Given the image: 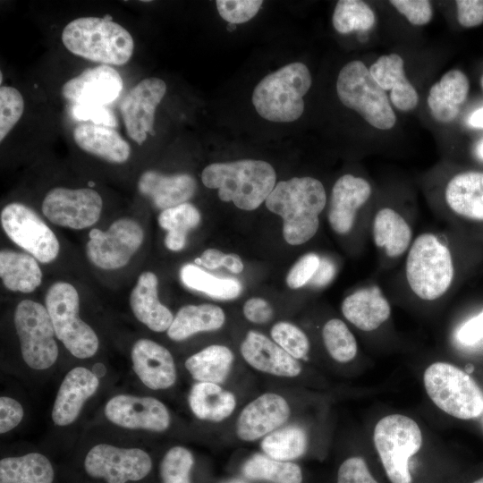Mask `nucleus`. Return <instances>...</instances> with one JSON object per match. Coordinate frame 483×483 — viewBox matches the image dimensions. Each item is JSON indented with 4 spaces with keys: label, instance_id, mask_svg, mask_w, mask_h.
Returning <instances> with one entry per match:
<instances>
[{
    "label": "nucleus",
    "instance_id": "1",
    "mask_svg": "<svg viewBox=\"0 0 483 483\" xmlns=\"http://www.w3.org/2000/svg\"><path fill=\"white\" fill-rule=\"evenodd\" d=\"M453 233L427 230L416 234L398 275L400 292L428 304L452 292L460 272Z\"/></svg>",
    "mask_w": 483,
    "mask_h": 483
},
{
    "label": "nucleus",
    "instance_id": "2",
    "mask_svg": "<svg viewBox=\"0 0 483 483\" xmlns=\"http://www.w3.org/2000/svg\"><path fill=\"white\" fill-rule=\"evenodd\" d=\"M323 183L311 176L292 177L277 182L265 200L268 210L283 219V236L291 245L312 239L326 206Z\"/></svg>",
    "mask_w": 483,
    "mask_h": 483
},
{
    "label": "nucleus",
    "instance_id": "3",
    "mask_svg": "<svg viewBox=\"0 0 483 483\" xmlns=\"http://www.w3.org/2000/svg\"><path fill=\"white\" fill-rule=\"evenodd\" d=\"M201 180L206 187L218 190L221 200L232 201L238 208L250 211L271 193L276 174L266 161L243 159L208 165L202 171Z\"/></svg>",
    "mask_w": 483,
    "mask_h": 483
},
{
    "label": "nucleus",
    "instance_id": "4",
    "mask_svg": "<svg viewBox=\"0 0 483 483\" xmlns=\"http://www.w3.org/2000/svg\"><path fill=\"white\" fill-rule=\"evenodd\" d=\"M62 41L72 54L106 65L125 64L134 49L130 32L110 16L72 21L62 32Z\"/></svg>",
    "mask_w": 483,
    "mask_h": 483
},
{
    "label": "nucleus",
    "instance_id": "5",
    "mask_svg": "<svg viewBox=\"0 0 483 483\" xmlns=\"http://www.w3.org/2000/svg\"><path fill=\"white\" fill-rule=\"evenodd\" d=\"M311 83V74L304 64H288L258 83L252 93V104L258 114L267 121H296L303 114V97Z\"/></svg>",
    "mask_w": 483,
    "mask_h": 483
},
{
    "label": "nucleus",
    "instance_id": "6",
    "mask_svg": "<svg viewBox=\"0 0 483 483\" xmlns=\"http://www.w3.org/2000/svg\"><path fill=\"white\" fill-rule=\"evenodd\" d=\"M373 188L362 176L346 174L333 185L327 207L332 231L342 237L358 235L361 243L369 238Z\"/></svg>",
    "mask_w": 483,
    "mask_h": 483
},
{
    "label": "nucleus",
    "instance_id": "7",
    "mask_svg": "<svg viewBox=\"0 0 483 483\" xmlns=\"http://www.w3.org/2000/svg\"><path fill=\"white\" fill-rule=\"evenodd\" d=\"M336 92L343 106L356 111L371 126L383 131L394 126L396 115L386 91L361 61L349 62L341 69Z\"/></svg>",
    "mask_w": 483,
    "mask_h": 483
},
{
    "label": "nucleus",
    "instance_id": "8",
    "mask_svg": "<svg viewBox=\"0 0 483 483\" xmlns=\"http://www.w3.org/2000/svg\"><path fill=\"white\" fill-rule=\"evenodd\" d=\"M424 386L432 402L447 414L461 419L483 413V392L465 371L447 362H435L423 376Z\"/></svg>",
    "mask_w": 483,
    "mask_h": 483
},
{
    "label": "nucleus",
    "instance_id": "9",
    "mask_svg": "<svg viewBox=\"0 0 483 483\" xmlns=\"http://www.w3.org/2000/svg\"><path fill=\"white\" fill-rule=\"evenodd\" d=\"M45 303L55 336L70 353L79 359L95 355L99 346L98 337L79 317L77 290L69 283L56 282L47 290Z\"/></svg>",
    "mask_w": 483,
    "mask_h": 483
},
{
    "label": "nucleus",
    "instance_id": "10",
    "mask_svg": "<svg viewBox=\"0 0 483 483\" xmlns=\"http://www.w3.org/2000/svg\"><path fill=\"white\" fill-rule=\"evenodd\" d=\"M374 444L391 483H411L409 460L422 445L417 422L402 414L382 418L376 425Z\"/></svg>",
    "mask_w": 483,
    "mask_h": 483
},
{
    "label": "nucleus",
    "instance_id": "11",
    "mask_svg": "<svg viewBox=\"0 0 483 483\" xmlns=\"http://www.w3.org/2000/svg\"><path fill=\"white\" fill-rule=\"evenodd\" d=\"M416 221L412 208L394 202L374 204L369 224V241L383 269L394 268L402 262L416 236Z\"/></svg>",
    "mask_w": 483,
    "mask_h": 483
},
{
    "label": "nucleus",
    "instance_id": "12",
    "mask_svg": "<svg viewBox=\"0 0 483 483\" xmlns=\"http://www.w3.org/2000/svg\"><path fill=\"white\" fill-rule=\"evenodd\" d=\"M431 207L453 228L483 226V172L462 171L450 176L431 198Z\"/></svg>",
    "mask_w": 483,
    "mask_h": 483
},
{
    "label": "nucleus",
    "instance_id": "13",
    "mask_svg": "<svg viewBox=\"0 0 483 483\" xmlns=\"http://www.w3.org/2000/svg\"><path fill=\"white\" fill-rule=\"evenodd\" d=\"M14 326L25 363L36 370L52 367L59 351L47 308L34 301H21L15 309Z\"/></svg>",
    "mask_w": 483,
    "mask_h": 483
},
{
    "label": "nucleus",
    "instance_id": "14",
    "mask_svg": "<svg viewBox=\"0 0 483 483\" xmlns=\"http://www.w3.org/2000/svg\"><path fill=\"white\" fill-rule=\"evenodd\" d=\"M150 455L140 448L97 444L83 460L86 474L104 483H130L145 479L152 470Z\"/></svg>",
    "mask_w": 483,
    "mask_h": 483
},
{
    "label": "nucleus",
    "instance_id": "15",
    "mask_svg": "<svg viewBox=\"0 0 483 483\" xmlns=\"http://www.w3.org/2000/svg\"><path fill=\"white\" fill-rule=\"evenodd\" d=\"M1 224L8 237L42 263L53 261L59 253L54 232L34 210L21 203H10L1 212Z\"/></svg>",
    "mask_w": 483,
    "mask_h": 483
},
{
    "label": "nucleus",
    "instance_id": "16",
    "mask_svg": "<svg viewBox=\"0 0 483 483\" xmlns=\"http://www.w3.org/2000/svg\"><path fill=\"white\" fill-rule=\"evenodd\" d=\"M87 256L97 267L116 269L125 266L143 242V230L134 219L114 221L103 232L94 228L89 233Z\"/></svg>",
    "mask_w": 483,
    "mask_h": 483
},
{
    "label": "nucleus",
    "instance_id": "17",
    "mask_svg": "<svg viewBox=\"0 0 483 483\" xmlns=\"http://www.w3.org/2000/svg\"><path fill=\"white\" fill-rule=\"evenodd\" d=\"M103 207L101 196L89 188L50 190L42 203V212L52 223L72 229L93 225Z\"/></svg>",
    "mask_w": 483,
    "mask_h": 483
},
{
    "label": "nucleus",
    "instance_id": "18",
    "mask_svg": "<svg viewBox=\"0 0 483 483\" xmlns=\"http://www.w3.org/2000/svg\"><path fill=\"white\" fill-rule=\"evenodd\" d=\"M104 412L111 423L128 429L160 433L171 424L167 407L151 396L116 394L106 402Z\"/></svg>",
    "mask_w": 483,
    "mask_h": 483
},
{
    "label": "nucleus",
    "instance_id": "19",
    "mask_svg": "<svg viewBox=\"0 0 483 483\" xmlns=\"http://www.w3.org/2000/svg\"><path fill=\"white\" fill-rule=\"evenodd\" d=\"M166 91L165 82L151 77L140 80L130 89L120 105L128 136L141 145L148 133L153 135L155 112Z\"/></svg>",
    "mask_w": 483,
    "mask_h": 483
},
{
    "label": "nucleus",
    "instance_id": "20",
    "mask_svg": "<svg viewBox=\"0 0 483 483\" xmlns=\"http://www.w3.org/2000/svg\"><path fill=\"white\" fill-rule=\"evenodd\" d=\"M291 416V406L281 394L264 393L241 411L235 424L237 437L254 442L283 427Z\"/></svg>",
    "mask_w": 483,
    "mask_h": 483
},
{
    "label": "nucleus",
    "instance_id": "21",
    "mask_svg": "<svg viewBox=\"0 0 483 483\" xmlns=\"http://www.w3.org/2000/svg\"><path fill=\"white\" fill-rule=\"evenodd\" d=\"M123 85V79L114 68L100 64L66 81L62 94L75 104L106 106L120 95Z\"/></svg>",
    "mask_w": 483,
    "mask_h": 483
},
{
    "label": "nucleus",
    "instance_id": "22",
    "mask_svg": "<svg viewBox=\"0 0 483 483\" xmlns=\"http://www.w3.org/2000/svg\"><path fill=\"white\" fill-rule=\"evenodd\" d=\"M132 369L142 384L151 390H166L177 380V370L171 352L149 339H140L131 352Z\"/></svg>",
    "mask_w": 483,
    "mask_h": 483
},
{
    "label": "nucleus",
    "instance_id": "23",
    "mask_svg": "<svg viewBox=\"0 0 483 483\" xmlns=\"http://www.w3.org/2000/svg\"><path fill=\"white\" fill-rule=\"evenodd\" d=\"M98 386V377L87 368L75 367L68 371L53 404L51 417L55 425L66 427L72 424Z\"/></svg>",
    "mask_w": 483,
    "mask_h": 483
},
{
    "label": "nucleus",
    "instance_id": "24",
    "mask_svg": "<svg viewBox=\"0 0 483 483\" xmlns=\"http://www.w3.org/2000/svg\"><path fill=\"white\" fill-rule=\"evenodd\" d=\"M240 352L246 363L257 371L279 377H296L301 366L272 339L250 330L241 343Z\"/></svg>",
    "mask_w": 483,
    "mask_h": 483
},
{
    "label": "nucleus",
    "instance_id": "25",
    "mask_svg": "<svg viewBox=\"0 0 483 483\" xmlns=\"http://www.w3.org/2000/svg\"><path fill=\"white\" fill-rule=\"evenodd\" d=\"M343 316L364 332L379 328L391 317L389 300L376 284H365L347 295L341 304Z\"/></svg>",
    "mask_w": 483,
    "mask_h": 483
},
{
    "label": "nucleus",
    "instance_id": "26",
    "mask_svg": "<svg viewBox=\"0 0 483 483\" xmlns=\"http://www.w3.org/2000/svg\"><path fill=\"white\" fill-rule=\"evenodd\" d=\"M138 189L156 208L165 210L186 203L194 195L197 183L187 174L166 175L148 170L140 175Z\"/></svg>",
    "mask_w": 483,
    "mask_h": 483
},
{
    "label": "nucleus",
    "instance_id": "27",
    "mask_svg": "<svg viewBox=\"0 0 483 483\" xmlns=\"http://www.w3.org/2000/svg\"><path fill=\"white\" fill-rule=\"evenodd\" d=\"M157 277L149 271L138 278L130 296L131 309L136 318L154 332L167 331L174 315L163 305L157 296Z\"/></svg>",
    "mask_w": 483,
    "mask_h": 483
},
{
    "label": "nucleus",
    "instance_id": "28",
    "mask_svg": "<svg viewBox=\"0 0 483 483\" xmlns=\"http://www.w3.org/2000/svg\"><path fill=\"white\" fill-rule=\"evenodd\" d=\"M369 69L377 83L390 91V100L397 109L405 112L417 106L419 95L405 76L404 62L399 55H381Z\"/></svg>",
    "mask_w": 483,
    "mask_h": 483
},
{
    "label": "nucleus",
    "instance_id": "29",
    "mask_svg": "<svg viewBox=\"0 0 483 483\" xmlns=\"http://www.w3.org/2000/svg\"><path fill=\"white\" fill-rule=\"evenodd\" d=\"M470 90L468 77L461 70L445 72L429 90L428 106L433 117L439 123H450L460 113Z\"/></svg>",
    "mask_w": 483,
    "mask_h": 483
},
{
    "label": "nucleus",
    "instance_id": "30",
    "mask_svg": "<svg viewBox=\"0 0 483 483\" xmlns=\"http://www.w3.org/2000/svg\"><path fill=\"white\" fill-rule=\"evenodd\" d=\"M73 139L84 151L110 163H124L131 154L128 142L111 127L80 124L73 130Z\"/></svg>",
    "mask_w": 483,
    "mask_h": 483
},
{
    "label": "nucleus",
    "instance_id": "31",
    "mask_svg": "<svg viewBox=\"0 0 483 483\" xmlns=\"http://www.w3.org/2000/svg\"><path fill=\"white\" fill-rule=\"evenodd\" d=\"M188 403L197 419L218 423L233 414L237 401L233 392L219 384L197 382L190 390Z\"/></svg>",
    "mask_w": 483,
    "mask_h": 483
},
{
    "label": "nucleus",
    "instance_id": "32",
    "mask_svg": "<svg viewBox=\"0 0 483 483\" xmlns=\"http://www.w3.org/2000/svg\"><path fill=\"white\" fill-rule=\"evenodd\" d=\"M225 322V314L216 305H186L178 310L166 332L171 340L181 342L198 333L218 330Z\"/></svg>",
    "mask_w": 483,
    "mask_h": 483
},
{
    "label": "nucleus",
    "instance_id": "33",
    "mask_svg": "<svg viewBox=\"0 0 483 483\" xmlns=\"http://www.w3.org/2000/svg\"><path fill=\"white\" fill-rule=\"evenodd\" d=\"M55 469L40 453L4 457L0 461V483H53Z\"/></svg>",
    "mask_w": 483,
    "mask_h": 483
},
{
    "label": "nucleus",
    "instance_id": "34",
    "mask_svg": "<svg viewBox=\"0 0 483 483\" xmlns=\"http://www.w3.org/2000/svg\"><path fill=\"white\" fill-rule=\"evenodd\" d=\"M234 354L225 345L212 344L190 356L185 369L197 382L223 384L231 372Z\"/></svg>",
    "mask_w": 483,
    "mask_h": 483
},
{
    "label": "nucleus",
    "instance_id": "35",
    "mask_svg": "<svg viewBox=\"0 0 483 483\" xmlns=\"http://www.w3.org/2000/svg\"><path fill=\"white\" fill-rule=\"evenodd\" d=\"M0 276L8 290L27 293L33 292L40 285L42 272L33 256L2 250Z\"/></svg>",
    "mask_w": 483,
    "mask_h": 483
},
{
    "label": "nucleus",
    "instance_id": "36",
    "mask_svg": "<svg viewBox=\"0 0 483 483\" xmlns=\"http://www.w3.org/2000/svg\"><path fill=\"white\" fill-rule=\"evenodd\" d=\"M242 475L251 480L269 483H302L301 467L293 462L275 460L264 453H255L242 467Z\"/></svg>",
    "mask_w": 483,
    "mask_h": 483
},
{
    "label": "nucleus",
    "instance_id": "37",
    "mask_svg": "<svg viewBox=\"0 0 483 483\" xmlns=\"http://www.w3.org/2000/svg\"><path fill=\"white\" fill-rule=\"evenodd\" d=\"M260 448L264 454L282 462L301 458L308 448V435L299 425L281 427L262 438Z\"/></svg>",
    "mask_w": 483,
    "mask_h": 483
},
{
    "label": "nucleus",
    "instance_id": "38",
    "mask_svg": "<svg viewBox=\"0 0 483 483\" xmlns=\"http://www.w3.org/2000/svg\"><path fill=\"white\" fill-rule=\"evenodd\" d=\"M199 222V211L188 202L163 210L158 216V224L167 232L165 237L166 248L173 251L182 250L188 233L197 227Z\"/></svg>",
    "mask_w": 483,
    "mask_h": 483
},
{
    "label": "nucleus",
    "instance_id": "39",
    "mask_svg": "<svg viewBox=\"0 0 483 483\" xmlns=\"http://www.w3.org/2000/svg\"><path fill=\"white\" fill-rule=\"evenodd\" d=\"M182 284L190 289L217 300L236 299L242 290L235 278H218L193 264L184 265L180 271Z\"/></svg>",
    "mask_w": 483,
    "mask_h": 483
},
{
    "label": "nucleus",
    "instance_id": "40",
    "mask_svg": "<svg viewBox=\"0 0 483 483\" xmlns=\"http://www.w3.org/2000/svg\"><path fill=\"white\" fill-rule=\"evenodd\" d=\"M376 18L370 6L360 0H340L333 13V26L341 34L369 30Z\"/></svg>",
    "mask_w": 483,
    "mask_h": 483
},
{
    "label": "nucleus",
    "instance_id": "41",
    "mask_svg": "<svg viewBox=\"0 0 483 483\" xmlns=\"http://www.w3.org/2000/svg\"><path fill=\"white\" fill-rule=\"evenodd\" d=\"M322 340L328 354L337 362H350L357 355L355 336L340 318H331L325 323Z\"/></svg>",
    "mask_w": 483,
    "mask_h": 483
},
{
    "label": "nucleus",
    "instance_id": "42",
    "mask_svg": "<svg viewBox=\"0 0 483 483\" xmlns=\"http://www.w3.org/2000/svg\"><path fill=\"white\" fill-rule=\"evenodd\" d=\"M193 465L194 457L188 448L182 445L171 447L159 463L160 483H191Z\"/></svg>",
    "mask_w": 483,
    "mask_h": 483
},
{
    "label": "nucleus",
    "instance_id": "43",
    "mask_svg": "<svg viewBox=\"0 0 483 483\" xmlns=\"http://www.w3.org/2000/svg\"><path fill=\"white\" fill-rule=\"evenodd\" d=\"M270 335L276 344L297 360L307 358L310 348L309 340L294 324L279 321L272 326Z\"/></svg>",
    "mask_w": 483,
    "mask_h": 483
},
{
    "label": "nucleus",
    "instance_id": "44",
    "mask_svg": "<svg viewBox=\"0 0 483 483\" xmlns=\"http://www.w3.org/2000/svg\"><path fill=\"white\" fill-rule=\"evenodd\" d=\"M24 100L18 89L2 86L0 89V141L2 142L22 115Z\"/></svg>",
    "mask_w": 483,
    "mask_h": 483
},
{
    "label": "nucleus",
    "instance_id": "45",
    "mask_svg": "<svg viewBox=\"0 0 483 483\" xmlns=\"http://www.w3.org/2000/svg\"><path fill=\"white\" fill-rule=\"evenodd\" d=\"M261 0H217L219 15L232 24L243 23L251 20L259 11Z\"/></svg>",
    "mask_w": 483,
    "mask_h": 483
},
{
    "label": "nucleus",
    "instance_id": "46",
    "mask_svg": "<svg viewBox=\"0 0 483 483\" xmlns=\"http://www.w3.org/2000/svg\"><path fill=\"white\" fill-rule=\"evenodd\" d=\"M321 257L315 252H309L301 257L287 274V285L292 289L309 285L320 264Z\"/></svg>",
    "mask_w": 483,
    "mask_h": 483
},
{
    "label": "nucleus",
    "instance_id": "47",
    "mask_svg": "<svg viewBox=\"0 0 483 483\" xmlns=\"http://www.w3.org/2000/svg\"><path fill=\"white\" fill-rule=\"evenodd\" d=\"M336 483H378L371 475L366 462L360 457L343 461L337 471Z\"/></svg>",
    "mask_w": 483,
    "mask_h": 483
},
{
    "label": "nucleus",
    "instance_id": "48",
    "mask_svg": "<svg viewBox=\"0 0 483 483\" xmlns=\"http://www.w3.org/2000/svg\"><path fill=\"white\" fill-rule=\"evenodd\" d=\"M390 4L413 25H425L433 16V10L427 0H392Z\"/></svg>",
    "mask_w": 483,
    "mask_h": 483
},
{
    "label": "nucleus",
    "instance_id": "49",
    "mask_svg": "<svg viewBox=\"0 0 483 483\" xmlns=\"http://www.w3.org/2000/svg\"><path fill=\"white\" fill-rule=\"evenodd\" d=\"M195 262L208 269L225 267L234 274L243 270V263L237 254H225L216 249L206 250Z\"/></svg>",
    "mask_w": 483,
    "mask_h": 483
},
{
    "label": "nucleus",
    "instance_id": "50",
    "mask_svg": "<svg viewBox=\"0 0 483 483\" xmlns=\"http://www.w3.org/2000/svg\"><path fill=\"white\" fill-rule=\"evenodd\" d=\"M72 114L77 120L91 121L93 124L113 127L116 125L114 113L106 106L75 104Z\"/></svg>",
    "mask_w": 483,
    "mask_h": 483
},
{
    "label": "nucleus",
    "instance_id": "51",
    "mask_svg": "<svg viewBox=\"0 0 483 483\" xmlns=\"http://www.w3.org/2000/svg\"><path fill=\"white\" fill-rule=\"evenodd\" d=\"M24 416L22 405L8 396L0 397V433L5 434L16 428Z\"/></svg>",
    "mask_w": 483,
    "mask_h": 483
},
{
    "label": "nucleus",
    "instance_id": "52",
    "mask_svg": "<svg viewBox=\"0 0 483 483\" xmlns=\"http://www.w3.org/2000/svg\"><path fill=\"white\" fill-rule=\"evenodd\" d=\"M455 338L463 346H473L483 341V309L458 327Z\"/></svg>",
    "mask_w": 483,
    "mask_h": 483
},
{
    "label": "nucleus",
    "instance_id": "53",
    "mask_svg": "<svg viewBox=\"0 0 483 483\" xmlns=\"http://www.w3.org/2000/svg\"><path fill=\"white\" fill-rule=\"evenodd\" d=\"M457 19L464 28H473L483 23V0H458L455 2Z\"/></svg>",
    "mask_w": 483,
    "mask_h": 483
},
{
    "label": "nucleus",
    "instance_id": "54",
    "mask_svg": "<svg viewBox=\"0 0 483 483\" xmlns=\"http://www.w3.org/2000/svg\"><path fill=\"white\" fill-rule=\"evenodd\" d=\"M242 311L247 320L258 325L269 322L274 314L271 305L266 300L258 297L247 300Z\"/></svg>",
    "mask_w": 483,
    "mask_h": 483
},
{
    "label": "nucleus",
    "instance_id": "55",
    "mask_svg": "<svg viewBox=\"0 0 483 483\" xmlns=\"http://www.w3.org/2000/svg\"><path fill=\"white\" fill-rule=\"evenodd\" d=\"M336 272L335 262L328 256H322L320 264L309 285L315 289H322L332 283Z\"/></svg>",
    "mask_w": 483,
    "mask_h": 483
},
{
    "label": "nucleus",
    "instance_id": "56",
    "mask_svg": "<svg viewBox=\"0 0 483 483\" xmlns=\"http://www.w3.org/2000/svg\"><path fill=\"white\" fill-rule=\"evenodd\" d=\"M468 123L475 128H483V107L474 111L469 117Z\"/></svg>",
    "mask_w": 483,
    "mask_h": 483
},
{
    "label": "nucleus",
    "instance_id": "57",
    "mask_svg": "<svg viewBox=\"0 0 483 483\" xmlns=\"http://www.w3.org/2000/svg\"><path fill=\"white\" fill-rule=\"evenodd\" d=\"M478 157L483 160V140H481L476 148Z\"/></svg>",
    "mask_w": 483,
    "mask_h": 483
},
{
    "label": "nucleus",
    "instance_id": "58",
    "mask_svg": "<svg viewBox=\"0 0 483 483\" xmlns=\"http://www.w3.org/2000/svg\"><path fill=\"white\" fill-rule=\"evenodd\" d=\"M222 483H246V482L240 479H232L225 480Z\"/></svg>",
    "mask_w": 483,
    "mask_h": 483
},
{
    "label": "nucleus",
    "instance_id": "59",
    "mask_svg": "<svg viewBox=\"0 0 483 483\" xmlns=\"http://www.w3.org/2000/svg\"><path fill=\"white\" fill-rule=\"evenodd\" d=\"M465 369L468 372H472L473 371V367L471 365H467Z\"/></svg>",
    "mask_w": 483,
    "mask_h": 483
},
{
    "label": "nucleus",
    "instance_id": "60",
    "mask_svg": "<svg viewBox=\"0 0 483 483\" xmlns=\"http://www.w3.org/2000/svg\"><path fill=\"white\" fill-rule=\"evenodd\" d=\"M472 483H483V477L480 478V479H477V480H475V481L472 482Z\"/></svg>",
    "mask_w": 483,
    "mask_h": 483
},
{
    "label": "nucleus",
    "instance_id": "61",
    "mask_svg": "<svg viewBox=\"0 0 483 483\" xmlns=\"http://www.w3.org/2000/svg\"><path fill=\"white\" fill-rule=\"evenodd\" d=\"M480 85H481V88L483 89V74H482L481 79H480Z\"/></svg>",
    "mask_w": 483,
    "mask_h": 483
}]
</instances>
